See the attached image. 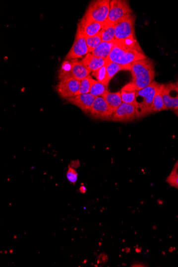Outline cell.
Here are the masks:
<instances>
[{
    "instance_id": "6da1fadb",
    "label": "cell",
    "mask_w": 178,
    "mask_h": 267,
    "mask_svg": "<svg viewBox=\"0 0 178 267\" xmlns=\"http://www.w3.org/2000/svg\"><path fill=\"white\" fill-rule=\"evenodd\" d=\"M148 59L136 39L116 41L109 57L114 63L129 66L133 62Z\"/></svg>"
},
{
    "instance_id": "7402d4cb",
    "label": "cell",
    "mask_w": 178,
    "mask_h": 267,
    "mask_svg": "<svg viewBox=\"0 0 178 267\" xmlns=\"http://www.w3.org/2000/svg\"><path fill=\"white\" fill-rule=\"evenodd\" d=\"M107 65L97 71L93 72L92 75L96 78L98 82L108 86L110 81L109 80L108 73H107Z\"/></svg>"
},
{
    "instance_id": "4316f807",
    "label": "cell",
    "mask_w": 178,
    "mask_h": 267,
    "mask_svg": "<svg viewBox=\"0 0 178 267\" xmlns=\"http://www.w3.org/2000/svg\"><path fill=\"white\" fill-rule=\"evenodd\" d=\"M167 182L169 184L178 189V174L175 175H170L167 179Z\"/></svg>"
},
{
    "instance_id": "8992f818",
    "label": "cell",
    "mask_w": 178,
    "mask_h": 267,
    "mask_svg": "<svg viewBox=\"0 0 178 267\" xmlns=\"http://www.w3.org/2000/svg\"><path fill=\"white\" fill-rule=\"evenodd\" d=\"M136 16L133 14H127L116 24V40L136 39L135 33Z\"/></svg>"
},
{
    "instance_id": "9c48e42d",
    "label": "cell",
    "mask_w": 178,
    "mask_h": 267,
    "mask_svg": "<svg viewBox=\"0 0 178 267\" xmlns=\"http://www.w3.org/2000/svg\"><path fill=\"white\" fill-rule=\"evenodd\" d=\"M162 98L166 110L178 109V86L176 83L162 84Z\"/></svg>"
},
{
    "instance_id": "ffe728a7",
    "label": "cell",
    "mask_w": 178,
    "mask_h": 267,
    "mask_svg": "<svg viewBox=\"0 0 178 267\" xmlns=\"http://www.w3.org/2000/svg\"><path fill=\"white\" fill-rule=\"evenodd\" d=\"M131 66H122V65L116 63H114L110 61L107 65V73H108L109 80L110 81L111 79L115 76L118 72L121 70H130Z\"/></svg>"
},
{
    "instance_id": "277c9868",
    "label": "cell",
    "mask_w": 178,
    "mask_h": 267,
    "mask_svg": "<svg viewBox=\"0 0 178 267\" xmlns=\"http://www.w3.org/2000/svg\"><path fill=\"white\" fill-rule=\"evenodd\" d=\"M90 71L80 61L76 60L64 61L59 72L60 81L64 79L74 78L82 81L90 75Z\"/></svg>"
},
{
    "instance_id": "3957f363",
    "label": "cell",
    "mask_w": 178,
    "mask_h": 267,
    "mask_svg": "<svg viewBox=\"0 0 178 267\" xmlns=\"http://www.w3.org/2000/svg\"><path fill=\"white\" fill-rule=\"evenodd\" d=\"M161 84L153 81L147 87L137 91L134 106L137 119L145 117L153 112V101L156 91Z\"/></svg>"
},
{
    "instance_id": "cb8c5ba5",
    "label": "cell",
    "mask_w": 178,
    "mask_h": 267,
    "mask_svg": "<svg viewBox=\"0 0 178 267\" xmlns=\"http://www.w3.org/2000/svg\"><path fill=\"white\" fill-rule=\"evenodd\" d=\"M95 81L90 75L83 79V80L81 81L80 89L76 96L84 93H89L92 85L93 84Z\"/></svg>"
},
{
    "instance_id": "603a6c76",
    "label": "cell",
    "mask_w": 178,
    "mask_h": 267,
    "mask_svg": "<svg viewBox=\"0 0 178 267\" xmlns=\"http://www.w3.org/2000/svg\"><path fill=\"white\" fill-rule=\"evenodd\" d=\"M108 86L96 80L93 84L92 85L89 93L95 97L102 96L104 93L108 91Z\"/></svg>"
},
{
    "instance_id": "9a60e30c",
    "label": "cell",
    "mask_w": 178,
    "mask_h": 267,
    "mask_svg": "<svg viewBox=\"0 0 178 267\" xmlns=\"http://www.w3.org/2000/svg\"><path fill=\"white\" fill-rule=\"evenodd\" d=\"M110 61L109 58L103 59L89 53L80 62L90 72H95L106 66Z\"/></svg>"
},
{
    "instance_id": "4fadbf2b",
    "label": "cell",
    "mask_w": 178,
    "mask_h": 267,
    "mask_svg": "<svg viewBox=\"0 0 178 267\" xmlns=\"http://www.w3.org/2000/svg\"><path fill=\"white\" fill-rule=\"evenodd\" d=\"M96 97L90 93H84L68 98V102L74 105L79 107L85 113H90L92 105H93Z\"/></svg>"
},
{
    "instance_id": "7a4b0ae2",
    "label": "cell",
    "mask_w": 178,
    "mask_h": 267,
    "mask_svg": "<svg viewBox=\"0 0 178 267\" xmlns=\"http://www.w3.org/2000/svg\"><path fill=\"white\" fill-rule=\"evenodd\" d=\"M133 83L137 91L144 89L154 81L155 64L153 60L147 59L130 64Z\"/></svg>"
},
{
    "instance_id": "83f0119b",
    "label": "cell",
    "mask_w": 178,
    "mask_h": 267,
    "mask_svg": "<svg viewBox=\"0 0 178 267\" xmlns=\"http://www.w3.org/2000/svg\"><path fill=\"white\" fill-rule=\"evenodd\" d=\"M87 189L84 186L81 187L80 189V191L81 193L84 194L86 192Z\"/></svg>"
},
{
    "instance_id": "44dd1931",
    "label": "cell",
    "mask_w": 178,
    "mask_h": 267,
    "mask_svg": "<svg viewBox=\"0 0 178 267\" xmlns=\"http://www.w3.org/2000/svg\"><path fill=\"white\" fill-rule=\"evenodd\" d=\"M162 84L156 91L153 101V112H160L162 111H165L166 107L164 104L162 98Z\"/></svg>"
},
{
    "instance_id": "ba28073f",
    "label": "cell",
    "mask_w": 178,
    "mask_h": 267,
    "mask_svg": "<svg viewBox=\"0 0 178 267\" xmlns=\"http://www.w3.org/2000/svg\"><path fill=\"white\" fill-rule=\"evenodd\" d=\"M89 53L86 38L77 27L75 40L72 48L65 57V61L80 59Z\"/></svg>"
},
{
    "instance_id": "ac0fdd59",
    "label": "cell",
    "mask_w": 178,
    "mask_h": 267,
    "mask_svg": "<svg viewBox=\"0 0 178 267\" xmlns=\"http://www.w3.org/2000/svg\"><path fill=\"white\" fill-rule=\"evenodd\" d=\"M116 41L110 42H102L97 48H96L92 53L95 56L103 58V59H108L109 58L112 49L115 45Z\"/></svg>"
},
{
    "instance_id": "e0dca14e",
    "label": "cell",
    "mask_w": 178,
    "mask_h": 267,
    "mask_svg": "<svg viewBox=\"0 0 178 267\" xmlns=\"http://www.w3.org/2000/svg\"><path fill=\"white\" fill-rule=\"evenodd\" d=\"M102 97L112 108L114 113L123 103L120 92L113 93L108 90L104 93Z\"/></svg>"
},
{
    "instance_id": "4dcf8cb0",
    "label": "cell",
    "mask_w": 178,
    "mask_h": 267,
    "mask_svg": "<svg viewBox=\"0 0 178 267\" xmlns=\"http://www.w3.org/2000/svg\"><path fill=\"white\" fill-rule=\"evenodd\" d=\"M176 84H177L178 86V82L176 83Z\"/></svg>"
},
{
    "instance_id": "52a82bcc",
    "label": "cell",
    "mask_w": 178,
    "mask_h": 267,
    "mask_svg": "<svg viewBox=\"0 0 178 267\" xmlns=\"http://www.w3.org/2000/svg\"><path fill=\"white\" fill-rule=\"evenodd\" d=\"M132 13L129 1L124 0H112L108 20L106 21L116 24L119 20Z\"/></svg>"
},
{
    "instance_id": "5b68a950",
    "label": "cell",
    "mask_w": 178,
    "mask_h": 267,
    "mask_svg": "<svg viewBox=\"0 0 178 267\" xmlns=\"http://www.w3.org/2000/svg\"><path fill=\"white\" fill-rule=\"evenodd\" d=\"M110 0H97L88 5L83 18L87 20L105 23L108 20L110 9Z\"/></svg>"
},
{
    "instance_id": "8fae6325",
    "label": "cell",
    "mask_w": 178,
    "mask_h": 267,
    "mask_svg": "<svg viewBox=\"0 0 178 267\" xmlns=\"http://www.w3.org/2000/svg\"><path fill=\"white\" fill-rule=\"evenodd\" d=\"M80 83L81 81L74 78L64 79L60 81L56 89L61 97L68 99L76 95L79 90Z\"/></svg>"
},
{
    "instance_id": "5bb4252c",
    "label": "cell",
    "mask_w": 178,
    "mask_h": 267,
    "mask_svg": "<svg viewBox=\"0 0 178 267\" xmlns=\"http://www.w3.org/2000/svg\"><path fill=\"white\" fill-rule=\"evenodd\" d=\"M105 23H99L84 18L81 19L77 27L85 37H91L101 32Z\"/></svg>"
},
{
    "instance_id": "2e32d148",
    "label": "cell",
    "mask_w": 178,
    "mask_h": 267,
    "mask_svg": "<svg viewBox=\"0 0 178 267\" xmlns=\"http://www.w3.org/2000/svg\"><path fill=\"white\" fill-rule=\"evenodd\" d=\"M120 92L123 103L134 104L137 90L131 82L124 85Z\"/></svg>"
},
{
    "instance_id": "d4e9b609",
    "label": "cell",
    "mask_w": 178,
    "mask_h": 267,
    "mask_svg": "<svg viewBox=\"0 0 178 267\" xmlns=\"http://www.w3.org/2000/svg\"><path fill=\"white\" fill-rule=\"evenodd\" d=\"M89 50V53H92L102 42L101 33L91 37H85Z\"/></svg>"
},
{
    "instance_id": "7c38bea8",
    "label": "cell",
    "mask_w": 178,
    "mask_h": 267,
    "mask_svg": "<svg viewBox=\"0 0 178 267\" xmlns=\"http://www.w3.org/2000/svg\"><path fill=\"white\" fill-rule=\"evenodd\" d=\"M136 108L133 104L122 103L114 113L112 120L115 122H129L136 119Z\"/></svg>"
},
{
    "instance_id": "f1b7e54d",
    "label": "cell",
    "mask_w": 178,
    "mask_h": 267,
    "mask_svg": "<svg viewBox=\"0 0 178 267\" xmlns=\"http://www.w3.org/2000/svg\"><path fill=\"white\" fill-rule=\"evenodd\" d=\"M141 251V248H136V251L137 252V253H140Z\"/></svg>"
},
{
    "instance_id": "484cf974",
    "label": "cell",
    "mask_w": 178,
    "mask_h": 267,
    "mask_svg": "<svg viewBox=\"0 0 178 267\" xmlns=\"http://www.w3.org/2000/svg\"><path fill=\"white\" fill-rule=\"evenodd\" d=\"M66 176L68 181L71 184H75L77 180L78 174L76 171L72 167H68Z\"/></svg>"
},
{
    "instance_id": "f546056e",
    "label": "cell",
    "mask_w": 178,
    "mask_h": 267,
    "mask_svg": "<svg viewBox=\"0 0 178 267\" xmlns=\"http://www.w3.org/2000/svg\"><path fill=\"white\" fill-rule=\"evenodd\" d=\"M176 113L177 114V115H178V109L175 111Z\"/></svg>"
},
{
    "instance_id": "30bf717a",
    "label": "cell",
    "mask_w": 178,
    "mask_h": 267,
    "mask_svg": "<svg viewBox=\"0 0 178 267\" xmlns=\"http://www.w3.org/2000/svg\"><path fill=\"white\" fill-rule=\"evenodd\" d=\"M91 116L96 119L112 120L114 112L102 96L96 97L90 113Z\"/></svg>"
},
{
    "instance_id": "1f68e13d",
    "label": "cell",
    "mask_w": 178,
    "mask_h": 267,
    "mask_svg": "<svg viewBox=\"0 0 178 267\" xmlns=\"http://www.w3.org/2000/svg\"></svg>"
},
{
    "instance_id": "d6986e66",
    "label": "cell",
    "mask_w": 178,
    "mask_h": 267,
    "mask_svg": "<svg viewBox=\"0 0 178 267\" xmlns=\"http://www.w3.org/2000/svg\"><path fill=\"white\" fill-rule=\"evenodd\" d=\"M116 24L107 22L101 30V35L102 42H110L116 40Z\"/></svg>"
}]
</instances>
